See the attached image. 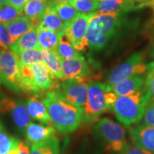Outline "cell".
Segmentation results:
<instances>
[{
    "label": "cell",
    "instance_id": "cell-23",
    "mask_svg": "<svg viewBox=\"0 0 154 154\" xmlns=\"http://www.w3.org/2000/svg\"><path fill=\"white\" fill-rule=\"evenodd\" d=\"M44 63L50 72L54 76L55 79L62 80V61L54 49H42Z\"/></svg>",
    "mask_w": 154,
    "mask_h": 154
},
{
    "label": "cell",
    "instance_id": "cell-18",
    "mask_svg": "<svg viewBox=\"0 0 154 154\" xmlns=\"http://www.w3.org/2000/svg\"><path fill=\"white\" fill-rule=\"evenodd\" d=\"M144 79L141 76H134L118 83L111 88L117 96L131 95L141 89Z\"/></svg>",
    "mask_w": 154,
    "mask_h": 154
},
{
    "label": "cell",
    "instance_id": "cell-13",
    "mask_svg": "<svg viewBox=\"0 0 154 154\" xmlns=\"http://www.w3.org/2000/svg\"><path fill=\"white\" fill-rule=\"evenodd\" d=\"M129 133L133 145L154 153V127L140 124L130 128Z\"/></svg>",
    "mask_w": 154,
    "mask_h": 154
},
{
    "label": "cell",
    "instance_id": "cell-42",
    "mask_svg": "<svg viewBox=\"0 0 154 154\" xmlns=\"http://www.w3.org/2000/svg\"><path fill=\"white\" fill-rule=\"evenodd\" d=\"M97 2H100V1H102V0H96Z\"/></svg>",
    "mask_w": 154,
    "mask_h": 154
},
{
    "label": "cell",
    "instance_id": "cell-25",
    "mask_svg": "<svg viewBox=\"0 0 154 154\" xmlns=\"http://www.w3.org/2000/svg\"><path fill=\"white\" fill-rule=\"evenodd\" d=\"M59 142L55 136L31 146V154H59Z\"/></svg>",
    "mask_w": 154,
    "mask_h": 154
},
{
    "label": "cell",
    "instance_id": "cell-6",
    "mask_svg": "<svg viewBox=\"0 0 154 154\" xmlns=\"http://www.w3.org/2000/svg\"><path fill=\"white\" fill-rule=\"evenodd\" d=\"M108 91L111 90L106 84L96 81L88 83L87 99L82 107L83 122L86 124L93 123L111 109L105 99L106 92Z\"/></svg>",
    "mask_w": 154,
    "mask_h": 154
},
{
    "label": "cell",
    "instance_id": "cell-44",
    "mask_svg": "<svg viewBox=\"0 0 154 154\" xmlns=\"http://www.w3.org/2000/svg\"><path fill=\"white\" fill-rule=\"evenodd\" d=\"M153 63H154V62H153Z\"/></svg>",
    "mask_w": 154,
    "mask_h": 154
},
{
    "label": "cell",
    "instance_id": "cell-37",
    "mask_svg": "<svg viewBox=\"0 0 154 154\" xmlns=\"http://www.w3.org/2000/svg\"><path fill=\"white\" fill-rule=\"evenodd\" d=\"M53 1L56 2H59V3H65V2H69L72 0H53Z\"/></svg>",
    "mask_w": 154,
    "mask_h": 154
},
{
    "label": "cell",
    "instance_id": "cell-5",
    "mask_svg": "<svg viewBox=\"0 0 154 154\" xmlns=\"http://www.w3.org/2000/svg\"><path fill=\"white\" fill-rule=\"evenodd\" d=\"M95 137L109 151L117 153L127 144L126 131L123 126L109 118H103L93 126Z\"/></svg>",
    "mask_w": 154,
    "mask_h": 154
},
{
    "label": "cell",
    "instance_id": "cell-7",
    "mask_svg": "<svg viewBox=\"0 0 154 154\" xmlns=\"http://www.w3.org/2000/svg\"><path fill=\"white\" fill-rule=\"evenodd\" d=\"M0 82L13 93L22 92L17 56L10 49L0 51Z\"/></svg>",
    "mask_w": 154,
    "mask_h": 154
},
{
    "label": "cell",
    "instance_id": "cell-35",
    "mask_svg": "<svg viewBox=\"0 0 154 154\" xmlns=\"http://www.w3.org/2000/svg\"><path fill=\"white\" fill-rule=\"evenodd\" d=\"M28 1L29 0H9L7 5H11V7L19 9V10L23 11L25 5L28 2Z\"/></svg>",
    "mask_w": 154,
    "mask_h": 154
},
{
    "label": "cell",
    "instance_id": "cell-3",
    "mask_svg": "<svg viewBox=\"0 0 154 154\" xmlns=\"http://www.w3.org/2000/svg\"><path fill=\"white\" fill-rule=\"evenodd\" d=\"M20 88L22 92L32 94L40 97L52 90L56 82L55 78L44 62L32 65H20Z\"/></svg>",
    "mask_w": 154,
    "mask_h": 154
},
{
    "label": "cell",
    "instance_id": "cell-24",
    "mask_svg": "<svg viewBox=\"0 0 154 154\" xmlns=\"http://www.w3.org/2000/svg\"><path fill=\"white\" fill-rule=\"evenodd\" d=\"M39 26L47 29L53 31L56 33L60 34L64 36L66 26L53 9L47 7L45 14L42 17L41 24Z\"/></svg>",
    "mask_w": 154,
    "mask_h": 154
},
{
    "label": "cell",
    "instance_id": "cell-11",
    "mask_svg": "<svg viewBox=\"0 0 154 154\" xmlns=\"http://www.w3.org/2000/svg\"><path fill=\"white\" fill-rule=\"evenodd\" d=\"M0 113L9 116L11 120L19 129L25 131L31 123V117L26 108V101L9 97L0 99Z\"/></svg>",
    "mask_w": 154,
    "mask_h": 154
},
{
    "label": "cell",
    "instance_id": "cell-17",
    "mask_svg": "<svg viewBox=\"0 0 154 154\" xmlns=\"http://www.w3.org/2000/svg\"><path fill=\"white\" fill-rule=\"evenodd\" d=\"M26 104L31 119L48 126L52 125L51 118L45 105L42 101L38 99L36 96H33L30 97L26 101Z\"/></svg>",
    "mask_w": 154,
    "mask_h": 154
},
{
    "label": "cell",
    "instance_id": "cell-20",
    "mask_svg": "<svg viewBox=\"0 0 154 154\" xmlns=\"http://www.w3.org/2000/svg\"><path fill=\"white\" fill-rule=\"evenodd\" d=\"M48 7L53 9L59 15L66 27L80 14L69 2L59 3L56 2L53 0H48Z\"/></svg>",
    "mask_w": 154,
    "mask_h": 154
},
{
    "label": "cell",
    "instance_id": "cell-4",
    "mask_svg": "<svg viewBox=\"0 0 154 154\" xmlns=\"http://www.w3.org/2000/svg\"><path fill=\"white\" fill-rule=\"evenodd\" d=\"M150 96L146 89L131 95L119 96L112 109L116 118L124 126H129L141 121Z\"/></svg>",
    "mask_w": 154,
    "mask_h": 154
},
{
    "label": "cell",
    "instance_id": "cell-22",
    "mask_svg": "<svg viewBox=\"0 0 154 154\" xmlns=\"http://www.w3.org/2000/svg\"><path fill=\"white\" fill-rule=\"evenodd\" d=\"M5 26L11 37L13 43L21 36L34 29L32 22L25 16H21L14 20L5 24Z\"/></svg>",
    "mask_w": 154,
    "mask_h": 154
},
{
    "label": "cell",
    "instance_id": "cell-30",
    "mask_svg": "<svg viewBox=\"0 0 154 154\" xmlns=\"http://www.w3.org/2000/svg\"><path fill=\"white\" fill-rule=\"evenodd\" d=\"M69 3L79 13L90 14L96 12L99 2L96 0H72Z\"/></svg>",
    "mask_w": 154,
    "mask_h": 154
},
{
    "label": "cell",
    "instance_id": "cell-10",
    "mask_svg": "<svg viewBox=\"0 0 154 154\" xmlns=\"http://www.w3.org/2000/svg\"><path fill=\"white\" fill-rule=\"evenodd\" d=\"M95 14L80 13L66 27L64 36L76 51H83L88 47L86 34L90 19Z\"/></svg>",
    "mask_w": 154,
    "mask_h": 154
},
{
    "label": "cell",
    "instance_id": "cell-33",
    "mask_svg": "<svg viewBox=\"0 0 154 154\" xmlns=\"http://www.w3.org/2000/svg\"><path fill=\"white\" fill-rule=\"evenodd\" d=\"M0 42L2 44L4 49H9L13 41L9 35L8 31L5 26V24H0Z\"/></svg>",
    "mask_w": 154,
    "mask_h": 154
},
{
    "label": "cell",
    "instance_id": "cell-2",
    "mask_svg": "<svg viewBox=\"0 0 154 154\" xmlns=\"http://www.w3.org/2000/svg\"><path fill=\"white\" fill-rule=\"evenodd\" d=\"M121 14H96L90 19L86 38L91 51H99L120 31L125 20Z\"/></svg>",
    "mask_w": 154,
    "mask_h": 154
},
{
    "label": "cell",
    "instance_id": "cell-43",
    "mask_svg": "<svg viewBox=\"0 0 154 154\" xmlns=\"http://www.w3.org/2000/svg\"><path fill=\"white\" fill-rule=\"evenodd\" d=\"M153 14H154V6H153Z\"/></svg>",
    "mask_w": 154,
    "mask_h": 154
},
{
    "label": "cell",
    "instance_id": "cell-27",
    "mask_svg": "<svg viewBox=\"0 0 154 154\" xmlns=\"http://www.w3.org/2000/svg\"><path fill=\"white\" fill-rule=\"evenodd\" d=\"M19 64L32 65L38 62H44L43 56L40 49L25 50L19 54H17Z\"/></svg>",
    "mask_w": 154,
    "mask_h": 154
},
{
    "label": "cell",
    "instance_id": "cell-19",
    "mask_svg": "<svg viewBox=\"0 0 154 154\" xmlns=\"http://www.w3.org/2000/svg\"><path fill=\"white\" fill-rule=\"evenodd\" d=\"M34 49H40L35 29H32L21 36L10 47V49L16 54H19L25 50Z\"/></svg>",
    "mask_w": 154,
    "mask_h": 154
},
{
    "label": "cell",
    "instance_id": "cell-29",
    "mask_svg": "<svg viewBox=\"0 0 154 154\" xmlns=\"http://www.w3.org/2000/svg\"><path fill=\"white\" fill-rule=\"evenodd\" d=\"M22 10H19L11 5H5L0 6V24H5L23 16Z\"/></svg>",
    "mask_w": 154,
    "mask_h": 154
},
{
    "label": "cell",
    "instance_id": "cell-16",
    "mask_svg": "<svg viewBox=\"0 0 154 154\" xmlns=\"http://www.w3.org/2000/svg\"><path fill=\"white\" fill-rule=\"evenodd\" d=\"M48 7V0H29L23 9L24 16L32 22L34 29L41 24L42 17Z\"/></svg>",
    "mask_w": 154,
    "mask_h": 154
},
{
    "label": "cell",
    "instance_id": "cell-28",
    "mask_svg": "<svg viewBox=\"0 0 154 154\" xmlns=\"http://www.w3.org/2000/svg\"><path fill=\"white\" fill-rule=\"evenodd\" d=\"M19 140L9 135L0 123V154H7L18 146Z\"/></svg>",
    "mask_w": 154,
    "mask_h": 154
},
{
    "label": "cell",
    "instance_id": "cell-38",
    "mask_svg": "<svg viewBox=\"0 0 154 154\" xmlns=\"http://www.w3.org/2000/svg\"><path fill=\"white\" fill-rule=\"evenodd\" d=\"M9 0H0V6H2L8 4Z\"/></svg>",
    "mask_w": 154,
    "mask_h": 154
},
{
    "label": "cell",
    "instance_id": "cell-14",
    "mask_svg": "<svg viewBox=\"0 0 154 154\" xmlns=\"http://www.w3.org/2000/svg\"><path fill=\"white\" fill-rule=\"evenodd\" d=\"M135 8L134 0H102L98 3L96 14H122Z\"/></svg>",
    "mask_w": 154,
    "mask_h": 154
},
{
    "label": "cell",
    "instance_id": "cell-21",
    "mask_svg": "<svg viewBox=\"0 0 154 154\" xmlns=\"http://www.w3.org/2000/svg\"><path fill=\"white\" fill-rule=\"evenodd\" d=\"M37 34L38 47L40 50L42 49H54L57 48L58 44L63 35L56 33L53 31L38 26L36 29Z\"/></svg>",
    "mask_w": 154,
    "mask_h": 154
},
{
    "label": "cell",
    "instance_id": "cell-26",
    "mask_svg": "<svg viewBox=\"0 0 154 154\" xmlns=\"http://www.w3.org/2000/svg\"><path fill=\"white\" fill-rule=\"evenodd\" d=\"M54 50L59 56L61 61L71 59H76V58L83 57L80 52H79L73 47V46L69 43L68 40L67 41L64 40L63 37L61 38L57 48Z\"/></svg>",
    "mask_w": 154,
    "mask_h": 154
},
{
    "label": "cell",
    "instance_id": "cell-36",
    "mask_svg": "<svg viewBox=\"0 0 154 154\" xmlns=\"http://www.w3.org/2000/svg\"><path fill=\"white\" fill-rule=\"evenodd\" d=\"M18 149L20 154H31L30 148L28 145V143H24V142L19 141Z\"/></svg>",
    "mask_w": 154,
    "mask_h": 154
},
{
    "label": "cell",
    "instance_id": "cell-1",
    "mask_svg": "<svg viewBox=\"0 0 154 154\" xmlns=\"http://www.w3.org/2000/svg\"><path fill=\"white\" fill-rule=\"evenodd\" d=\"M43 96L42 101L47 108L54 128L64 134L74 132L82 122V108L67 103L54 90Z\"/></svg>",
    "mask_w": 154,
    "mask_h": 154
},
{
    "label": "cell",
    "instance_id": "cell-39",
    "mask_svg": "<svg viewBox=\"0 0 154 154\" xmlns=\"http://www.w3.org/2000/svg\"><path fill=\"white\" fill-rule=\"evenodd\" d=\"M2 50H4V47H3L2 44L1 42H0V51H2Z\"/></svg>",
    "mask_w": 154,
    "mask_h": 154
},
{
    "label": "cell",
    "instance_id": "cell-15",
    "mask_svg": "<svg viewBox=\"0 0 154 154\" xmlns=\"http://www.w3.org/2000/svg\"><path fill=\"white\" fill-rule=\"evenodd\" d=\"M26 138L29 143L34 144L44 141L54 136L56 131L54 127L43 126L30 123L25 129Z\"/></svg>",
    "mask_w": 154,
    "mask_h": 154
},
{
    "label": "cell",
    "instance_id": "cell-31",
    "mask_svg": "<svg viewBox=\"0 0 154 154\" xmlns=\"http://www.w3.org/2000/svg\"><path fill=\"white\" fill-rule=\"evenodd\" d=\"M148 75L145 82V89L150 96V100L154 101V63L148 64Z\"/></svg>",
    "mask_w": 154,
    "mask_h": 154
},
{
    "label": "cell",
    "instance_id": "cell-9",
    "mask_svg": "<svg viewBox=\"0 0 154 154\" xmlns=\"http://www.w3.org/2000/svg\"><path fill=\"white\" fill-rule=\"evenodd\" d=\"M88 81L85 79H69L56 83L54 90L67 103L78 108L85 104L88 94Z\"/></svg>",
    "mask_w": 154,
    "mask_h": 154
},
{
    "label": "cell",
    "instance_id": "cell-12",
    "mask_svg": "<svg viewBox=\"0 0 154 154\" xmlns=\"http://www.w3.org/2000/svg\"><path fill=\"white\" fill-rule=\"evenodd\" d=\"M62 81L69 79H85L88 81L91 70L84 57L62 61Z\"/></svg>",
    "mask_w": 154,
    "mask_h": 154
},
{
    "label": "cell",
    "instance_id": "cell-40",
    "mask_svg": "<svg viewBox=\"0 0 154 154\" xmlns=\"http://www.w3.org/2000/svg\"><path fill=\"white\" fill-rule=\"evenodd\" d=\"M151 56H152V57H153V59H154V48H153V51H152V53H151Z\"/></svg>",
    "mask_w": 154,
    "mask_h": 154
},
{
    "label": "cell",
    "instance_id": "cell-34",
    "mask_svg": "<svg viewBox=\"0 0 154 154\" xmlns=\"http://www.w3.org/2000/svg\"><path fill=\"white\" fill-rule=\"evenodd\" d=\"M118 154H154L152 152L146 151L145 149H140V148L136 147V146H132L127 143L124 146V149H122L120 153Z\"/></svg>",
    "mask_w": 154,
    "mask_h": 154
},
{
    "label": "cell",
    "instance_id": "cell-41",
    "mask_svg": "<svg viewBox=\"0 0 154 154\" xmlns=\"http://www.w3.org/2000/svg\"><path fill=\"white\" fill-rule=\"evenodd\" d=\"M134 1H140V2H143L144 0H134Z\"/></svg>",
    "mask_w": 154,
    "mask_h": 154
},
{
    "label": "cell",
    "instance_id": "cell-8",
    "mask_svg": "<svg viewBox=\"0 0 154 154\" xmlns=\"http://www.w3.org/2000/svg\"><path fill=\"white\" fill-rule=\"evenodd\" d=\"M148 70V64L143 62L141 53H134L126 61L109 73L105 84L111 90L113 86L134 76L143 74Z\"/></svg>",
    "mask_w": 154,
    "mask_h": 154
},
{
    "label": "cell",
    "instance_id": "cell-32",
    "mask_svg": "<svg viewBox=\"0 0 154 154\" xmlns=\"http://www.w3.org/2000/svg\"><path fill=\"white\" fill-rule=\"evenodd\" d=\"M142 124L146 126L154 127V101L150 100L144 111Z\"/></svg>",
    "mask_w": 154,
    "mask_h": 154
}]
</instances>
